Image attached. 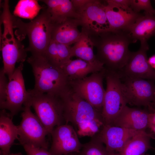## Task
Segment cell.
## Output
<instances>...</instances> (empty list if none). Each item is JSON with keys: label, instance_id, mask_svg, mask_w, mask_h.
Segmentation results:
<instances>
[{"label": "cell", "instance_id": "obj_16", "mask_svg": "<svg viewBox=\"0 0 155 155\" xmlns=\"http://www.w3.org/2000/svg\"><path fill=\"white\" fill-rule=\"evenodd\" d=\"M150 113L146 110L126 106L112 125L139 131H145L148 127Z\"/></svg>", "mask_w": 155, "mask_h": 155}, {"label": "cell", "instance_id": "obj_31", "mask_svg": "<svg viewBox=\"0 0 155 155\" xmlns=\"http://www.w3.org/2000/svg\"><path fill=\"white\" fill-rule=\"evenodd\" d=\"M2 68L0 73V103L4 100L6 95L8 82Z\"/></svg>", "mask_w": 155, "mask_h": 155}, {"label": "cell", "instance_id": "obj_25", "mask_svg": "<svg viewBox=\"0 0 155 155\" xmlns=\"http://www.w3.org/2000/svg\"><path fill=\"white\" fill-rule=\"evenodd\" d=\"M42 8L37 0H21L16 5L13 14L16 16L32 19L37 15Z\"/></svg>", "mask_w": 155, "mask_h": 155}, {"label": "cell", "instance_id": "obj_22", "mask_svg": "<svg viewBox=\"0 0 155 155\" xmlns=\"http://www.w3.org/2000/svg\"><path fill=\"white\" fill-rule=\"evenodd\" d=\"M128 32L135 42H147L151 37L155 36V16L144 13L129 28Z\"/></svg>", "mask_w": 155, "mask_h": 155}, {"label": "cell", "instance_id": "obj_6", "mask_svg": "<svg viewBox=\"0 0 155 155\" xmlns=\"http://www.w3.org/2000/svg\"><path fill=\"white\" fill-rule=\"evenodd\" d=\"M28 90L30 97L26 104L34 108L36 115L49 134L56 127L65 123L62 98L35 92L32 90Z\"/></svg>", "mask_w": 155, "mask_h": 155}, {"label": "cell", "instance_id": "obj_26", "mask_svg": "<svg viewBox=\"0 0 155 155\" xmlns=\"http://www.w3.org/2000/svg\"><path fill=\"white\" fill-rule=\"evenodd\" d=\"M91 137L89 142L83 144L80 152L76 155H112L114 153L106 150L96 135Z\"/></svg>", "mask_w": 155, "mask_h": 155}, {"label": "cell", "instance_id": "obj_4", "mask_svg": "<svg viewBox=\"0 0 155 155\" xmlns=\"http://www.w3.org/2000/svg\"><path fill=\"white\" fill-rule=\"evenodd\" d=\"M13 28L16 29L15 34L20 41L27 35L29 45L26 48L32 55L44 54L51 40L55 24L47 8L34 20L28 23L23 22L14 15L12 16Z\"/></svg>", "mask_w": 155, "mask_h": 155}, {"label": "cell", "instance_id": "obj_14", "mask_svg": "<svg viewBox=\"0 0 155 155\" xmlns=\"http://www.w3.org/2000/svg\"><path fill=\"white\" fill-rule=\"evenodd\" d=\"M149 49L147 42H143L137 51L131 52L125 65L118 71L120 76L155 80V71L149 63L147 55Z\"/></svg>", "mask_w": 155, "mask_h": 155}, {"label": "cell", "instance_id": "obj_15", "mask_svg": "<svg viewBox=\"0 0 155 155\" xmlns=\"http://www.w3.org/2000/svg\"><path fill=\"white\" fill-rule=\"evenodd\" d=\"M144 131L105 125L96 135L108 152L119 153L130 139Z\"/></svg>", "mask_w": 155, "mask_h": 155}, {"label": "cell", "instance_id": "obj_2", "mask_svg": "<svg viewBox=\"0 0 155 155\" xmlns=\"http://www.w3.org/2000/svg\"><path fill=\"white\" fill-rule=\"evenodd\" d=\"M65 123L72 124L79 137L97 134L104 124L101 113L70 88L62 98Z\"/></svg>", "mask_w": 155, "mask_h": 155}, {"label": "cell", "instance_id": "obj_11", "mask_svg": "<svg viewBox=\"0 0 155 155\" xmlns=\"http://www.w3.org/2000/svg\"><path fill=\"white\" fill-rule=\"evenodd\" d=\"M123 94L127 104L151 108L155 100L154 81L144 79L121 76Z\"/></svg>", "mask_w": 155, "mask_h": 155}, {"label": "cell", "instance_id": "obj_20", "mask_svg": "<svg viewBox=\"0 0 155 155\" xmlns=\"http://www.w3.org/2000/svg\"><path fill=\"white\" fill-rule=\"evenodd\" d=\"M77 19L69 18L60 23L54 25L51 39L69 46L75 43L80 37L81 32Z\"/></svg>", "mask_w": 155, "mask_h": 155}, {"label": "cell", "instance_id": "obj_3", "mask_svg": "<svg viewBox=\"0 0 155 155\" xmlns=\"http://www.w3.org/2000/svg\"><path fill=\"white\" fill-rule=\"evenodd\" d=\"M27 62L34 77V91L62 98L70 89V81L63 69L50 62L43 54L32 55Z\"/></svg>", "mask_w": 155, "mask_h": 155}, {"label": "cell", "instance_id": "obj_23", "mask_svg": "<svg viewBox=\"0 0 155 155\" xmlns=\"http://www.w3.org/2000/svg\"><path fill=\"white\" fill-rule=\"evenodd\" d=\"M155 138L152 134L144 131L130 139L119 153L121 155H144L151 148L150 139Z\"/></svg>", "mask_w": 155, "mask_h": 155}, {"label": "cell", "instance_id": "obj_27", "mask_svg": "<svg viewBox=\"0 0 155 155\" xmlns=\"http://www.w3.org/2000/svg\"><path fill=\"white\" fill-rule=\"evenodd\" d=\"M130 7L136 13L144 10V13L155 16V9L150 0H131Z\"/></svg>", "mask_w": 155, "mask_h": 155}, {"label": "cell", "instance_id": "obj_21", "mask_svg": "<svg viewBox=\"0 0 155 155\" xmlns=\"http://www.w3.org/2000/svg\"><path fill=\"white\" fill-rule=\"evenodd\" d=\"M47 6V9L55 24L68 19H77L78 15L71 0H40Z\"/></svg>", "mask_w": 155, "mask_h": 155}, {"label": "cell", "instance_id": "obj_33", "mask_svg": "<svg viewBox=\"0 0 155 155\" xmlns=\"http://www.w3.org/2000/svg\"><path fill=\"white\" fill-rule=\"evenodd\" d=\"M73 6L77 10L88 3L90 0H71Z\"/></svg>", "mask_w": 155, "mask_h": 155}, {"label": "cell", "instance_id": "obj_30", "mask_svg": "<svg viewBox=\"0 0 155 155\" xmlns=\"http://www.w3.org/2000/svg\"><path fill=\"white\" fill-rule=\"evenodd\" d=\"M26 155H52L47 150L27 145L23 146Z\"/></svg>", "mask_w": 155, "mask_h": 155}, {"label": "cell", "instance_id": "obj_34", "mask_svg": "<svg viewBox=\"0 0 155 155\" xmlns=\"http://www.w3.org/2000/svg\"><path fill=\"white\" fill-rule=\"evenodd\" d=\"M149 63L154 69H155V55L150 57L148 59Z\"/></svg>", "mask_w": 155, "mask_h": 155}, {"label": "cell", "instance_id": "obj_32", "mask_svg": "<svg viewBox=\"0 0 155 155\" xmlns=\"http://www.w3.org/2000/svg\"><path fill=\"white\" fill-rule=\"evenodd\" d=\"M148 127L155 133V112L150 113L149 114Z\"/></svg>", "mask_w": 155, "mask_h": 155}, {"label": "cell", "instance_id": "obj_13", "mask_svg": "<svg viewBox=\"0 0 155 155\" xmlns=\"http://www.w3.org/2000/svg\"><path fill=\"white\" fill-rule=\"evenodd\" d=\"M51 134L52 141L49 151L52 155H67L80 152L83 144L72 125L65 123L57 126Z\"/></svg>", "mask_w": 155, "mask_h": 155}, {"label": "cell", "instance_id": "obj_28", "mask_svg": "<svg viewBox=\"0 0 155 155\" xmlns=\"http://www.w3.org/2000/svg\"><path fill=\"white\" fill-rule=\"evenodd\" d=\"M71 47L57 42L58 63L60 67L71 59Z\"/></svg>", "mask_w": 155, "mask_h": 155}, {"label": "cell", "instance_id": "obj_38", "mask_svg": "<svg viewBox=\"0 0 155 155\" xmlns=\"http://www.w3.org/2000/svg\"><path fill=\"white\" fill-rule=\"evenodd\" d=\"M153 104L155 106V100L153 102Z\"/></svg>", "mask_w": 155, "mask_h": 155}, {"label": "cell", "instance_id": "obj_7", "mask_svg": "<svg viewBox=\"0 0 155 155\" xmlns=\"http://www.w3.org/2000/svg\"><path fill=\"white\" fill-rule=\"evenodd\" d=\"M104 78L106 88L101 115L104 125H112L127 104L123 92L121 77L118 72L105 68Z\"/></svg>", "mask_w": 155, "mask_h": 155}, {"label": "cell", "instance_id": "obj_17", "mask_svg": "<svg viewBox=\"0 0 155 155\" xmlns=\"http://www.w3.org/2000/svg\"><path fill=\"white\" fill-rule=\"evenodd\" d=\"M105 2L106 13L109 24L108 28L106 31H128L130 27L143 15L133 11H129L112 7Z\"/></svg>", "mask_w": 155, "mask_h": 155}, {"label": "cell", "instance_id": "obj_12", "mask_svg": "<svg viewBox=\"0 0 155 155\" xmlns=\"http://www.w3.org/2000/svg\"><path fill=\"white\" fill-rule=\"evenodd\" d=\"M23 66V63H20L8 79L5 99L0 103V108L9 110L12 117L22 109L23 106L30 97V92L25 87L22 73Z\"/></svg>", "mask_w": 155, "mask_h": 155}, {"label": "cell", "instance_id": "obj_37", "mask_svg": "<svg viewBox=\"0 0 155 155\" xmlns=\"http://www.w3.org/2000/svg\"><path fill=\"white\" fill-rule=\"evenodd\" d=\"M67 155H76V153L71 154Z\"/></svg>", "mask_w": 155, "mask_h": 155}, {"label": "cell", "instance_id": "obj_5", "mask_svg": "<svg viewBox=\"0 0 155 155\" xmlns=\"http://www.w3.org/2000/svg\"><path fill=\"white\" fill-rule=\"evenodd\" d=\"M9 1L4 0L2 4L3 11L1 22L3 26V32L0 38L1 49L3 60L4 73L8 79L13 74L16 63H23L27 56L24 46L17 38L13 31L12 16L9 8Z\"/></svg>", "mask_w": 155, "mask_h": 155}, {"label": "cell", "instance_id": "obj_8", "mask_svg": "<svg viewBox=\"0 0 155 155\" xmlns=\"http://www.w3.org/2000/svg\"><path fill=\"white\" fill-rule=\"evenodd\" d=\"M31 106L25 104L22 109V120L17 126L18 138L20 144L48 150L46 136L49 134L38 117L32 113Z\"/></svg>", "mask_w": 155, "mask_h": 155}, {"label": "cell", "instance_id": "obj_18", "mask_svg": "<svg viewBox=\"0 0 155 155\" xmlns=\"http://www.w3.org/2000/svg\"><path fill=\"white\" fill-rule=\"evenodd\" d=\"M61 68L71 81L83 79L90 74L102 70L104 67L99 60L90 62L78 59H71Z\"/></svg>", "mask_w": 155, "mask_h": 155}, {"label": "cell", "instance_id": "obj_35", "mask_svg": "<svg viewBox=\"0 0 155 155\" xmlns=\"http://www.w3.org/2000/svg\"><path fill=\"white\" fill-rule=\"evenodd\" d=\"M8 155H22L21 153H10Z\"/></svg>", "mask_w": 155, "mask_h": 155}, {"label": "cell", "instance_id": "obj_1", "mask_svg": "<svg viewBox=\"0 0 155 155\" xmlns=\"http://www.w3.org/2000/svg\"><path fill=\"white\" fill-rule=\"evenodd\" d=\"M89 36L96 49V58L105 68L119 71L123 68L131 53L129 46L135 43L128 31H107Z\"/></svg>", "mask_w": 155, "mask_h": 155}, {"label": "cell", "instance_id": "obj_9", "mask_svg": "<svg viewBox=\"0 0 155 155\" xmlns=\"http://www.w3.org/2000/svg\"><path fill=\"white\" fill-rule=\"evenodd\" d=\"M76 10L78 15L76 19L81 30L89 35L98 34L108 29L105 1L90 0Z\"/></svg>", "mask_w": 155, "mask_h": 155}, {"label": "cell", "instance_id": "obj_36", "mask_svg": "<svg viewBox=\"0 0 155 155\" xmlns=\"http://www.w3.org/2000/svg\"><path fill=\"white\" fill-rule=\"evenodd\" d=\"M112 155H121L120 153L119 154H116L115 153H113Z\"/></svg>", "mask_w": 155, "mask_h": 155}, {"label": "cell", "instance_id": "obj_24", "mask_svg": "<svg viewBox=\"0 0 155 155\" xmlns=\"http://www.w3.org/2000/svg\"><path fill=\"white\" fill-rule=\"evenodd\" d=\"M81 35L71 47V57H75L86 61L93 62L98 60L94 53V43L90 36L81 30Z\"/></svg>", "mask_w": 155, "mask_h": 155}, {"label": "cell", "instance_id": "obj_19", "mask_svg": "<svg viewBox=\"0 0 155 155\" xmlns=\"http://www.w3.org/2000/svg\"><path fill=\"white\" fill-rule=\"evenodd\" d=\"M12 117L5 110L2 109L0 115V155H8L14 141L18 138L17 126L12 121Z\"/></svg>", "mask_w": 155, "mask_h": 155}, {"label": "cell", "instance_id": "obj_29", "mask_svg": "<svg viewBox=\"0 0 155 155\" xmlns=\"http://www.w3.org/2000/svg\"><path fill=\"white\" fill-rule=\"evenodd\" d=\"M105 1L107 5L112 7L129 11H133L130 7L131 0H107Z\"/></svg>", "mask_w": 155, "mask_h": 155}, {"label": "cell", "instance_id": "obj_10", "mask_svg": "<svg viewBox=\"0 0 155 155\" xmlns=\"http://www.w3.org/2000/svg\"><path fill=\"white\" fill-rule=\"evenodd\" d=\"M105 68L82 79L70 81V88L101 113L105 94Z\"/></svg>", "mask_w": 155, "mask_h": 155}]
</instances>
